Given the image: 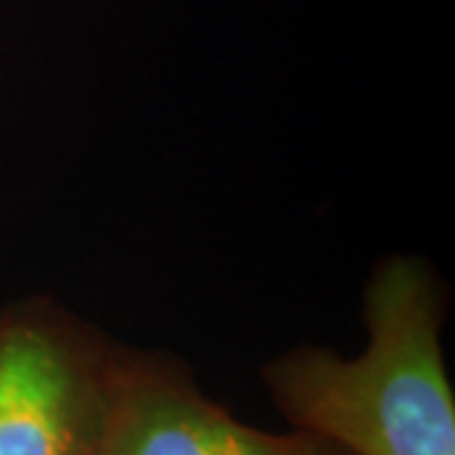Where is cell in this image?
<instances>
[{"instance_id": "1", "label": "cell", "mask_w": 455, "mask_h": 455, "mask_svg": "<svg viewBox=\"0 0 455 455\" xmlns=\"http://www.w3.org/2000/svg\"><path fill=\"white\" fill-rule=\"evenodd\" d=\"M445 293L427 263L382 260L364 291L357 357L299 347L266 364L278 412L347 455H455V397L440 329Z\"/></svg>"}, {"instance_id": "2", "label": "cell", "mask_w": 455, "mask_h": 455, "mask_svg": "<svg viewBox=\"0 0 455 455\" xmlns=\"http://www.w3.org/2000/svg\"><path fill=\"white\" fill-rule=\"evenodd\" d=\"M114 355L51 301L0 311V455H94Z\"/></svg>"}, {"instance_id": "3", "label": "cell", "mask_w": 455, "mask_h": 455, "mask_svg": "<svg viewBox=\"0 0 455 455\" xmlns=\"http://www.w3.org/2000/svg\"><path fill=\"white\" fill-rule=\"evenodd\" d=\"M94 455H347L304 430L241 423L178 362L116 349Z\"/></svg>"}]
</instances>
